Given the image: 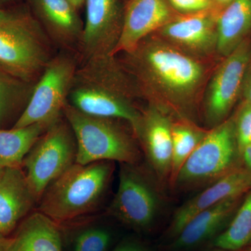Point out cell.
<instances>
[{
	"label": "cell",
	"mask_w": 251,
	"mask_h": 251,
	"mask_svg": "<svg viewBox=\"0 0 251 251\" xmlns=\"http://www.w3.org/2000/svg\"><path fill=\"white\" fill-rule=\"evenodd\" d=\"M171 16L166 0H128L113 55L120 51L128 52L134 49L151 33L170 22Z\"/></svg>",
	"instance_id": "obj_13"
},
{
	"label": "cell",
	"mask_w": 251,
	"mask_h": 251,
	"mask_svg": "<svg viewBox=\"0 0 251 251\" xmlns=\"http://www.w3.org/2000/svg\"><path fill=\"white\" fill-rule=\"evenodd\" d=\"M113 170L112 161L75 163L47 188L38 211L57 224L90 214L103 200Z\"/></svg>",
	"instance_id": "obj_3"
},
{
	"label": "cell",
	"mask_w": 251,
	"mask_h": 251,
	"mask_svg": "<svg viewBox=\"0 0 251 251\" xmlns=\"http://www.w3.org/2000/svg\"><path fill=\"white\" fill-rule=\"evenodd\" d=\"M3 169H4V168H0V175H1V173H2Z\"/></svg>",
	"instance_id": "obj_38"
},
{
	"label": "cell",
	"mask_w": 251,
	"mask_h": 251,
	"mask_svg": "<svg viewBox=\"0 0 251 251\" xmlns=\"http://www.w3.org/2000/svg\"><path fill=\"white\" fill-rule=\"evenodd\" d=\"M77 144L76 163L117 161L136 164L140 151L131 135L115 121L79 111L68 102L64 109Z\"/></svg>",
	"instance_id": "obj_5"
},
{
	"label": "cell",
	"mask_w": 251,
	"mask_h": 251,
	"mask_svg": "<svg viewBox=\"0 0 251 251\" xmlns=\"http://www.w3.org/2000/svg\"><path fill=\"white\" fill-rule=\"evenodd\" d=\"M50 127L34 124L10 130L0 128V168H21L34 144Z\"/></svg>",
	"instance_id": "obj_21"
},
{
	"label": "cell",
	"mask_w": 251,
	"mask_h": 251,
	"mask_svg": "<svg viewBox=\"0 0 251 251\" xmlns=\"http://www.w3.org/2000/svg\"><path fill=\"white\" fill-rule=\"evenodd\" d=\"M166 41L197 54H205L216 48V21L200 14L177 18L161 28Z\"/></svg>",
	"instance_id": "obj_18"
},
{
	"label": "cell",
	"mask_w": 251,
	"mask_h": 251,
	"mask_svg": "<svg viewBox=\"0 0 251 251\" xmlns=\"http://www.w3.org/2000/svg\"><path fill=\"white\" fill-rule=\"evenodd\" d=\"M47 35L29 10L0 8V68L33 82L50 60Z\"/></svg>",
	"instance_id": "obj_4"
},
{
	"label": "cell",
	"mask_w": 251,
	"mask_h": 251,
	"mask_svg": "<svg viewBox=\"0 0 251 251\" xmlns=\"http://www.w3.org/2000/svg\"><path fill=\"white\" fill-rule=\"evenodd\" d=\"M38 202L21 168H6L0 175V235L7 237Z\"/></svg>",
	"instance_id": "obj_15"
},
{
	"label": "cell",
	"mask_w": 251,
	"mask_h": 251,
	"mask_svg": "<svg viewBox=\"0 0 251 251\" xmlns=\"http://www.w3.org/2000/svg\"><path fill=\"white\" fill-rule=\"evenodd\" d=\"M239 156L234 122L226 120L216 126L190 155L173 184L189 188L212 181L232 171Z\"/></svg>",
	"instance_id": "obj_7"
},
{
	"label": "cell",
	"mask_w": 251,
	"mask_h": 251,
	"mask_svg": "<svg viewBox=\"0 0 251 251\" xmlns=\"http://www.w3.org/2000/svg\"><path fill=\"white\" fill-rule=\"evenodd\" d=\"M77 144L67 120L51 125L23 161L26 179L38 202L50 185L76 163Z\"/></svg>",
	"instance_id": "obj_6"
},
{
	"label": "cell",
	"mask_w": 251,
	"mask_h": 251,
	"mask_svg": "<svg viewBox=\"0 0 251 251\" xmlns=\"http://www.w3.org/2000/svg\"><path fill=\"white\" fill-rule=\"evenodd\" d=\"M172 125L168 117L155 106L141 117L135 134L139 138L150 164L161 178L171 176L173 158Z\"/></svg>",
	"instance_id": "obj_14"
},
{
	"label": "cell",
	"mask_w": 251,
	"mask_h": 251,
	"mask_svg": "<svg viewBox=\"0 0 251 251\" xmlns=\"http://www.w3.org/2000/svg\"><path fill=\"white\" fill-rule=\"evenodd\" d=\"M239 251H251V247H247Z\"/></svg>",
	"instance_id": "obj_35"
},
{
	"label": "cell",
	"mask_w": 251,
	"mask_h": 251,
	"mask_svg": "<svg viewBox=\"0 0 251 251\" xmlns=\"http://www.w3.org/2000/svg\"><path fill=\"white\" fill-rule=\"evenodd\" d=\"M202 1H205V2L211 3L210 0H202Z\"/></svg>",
	"instance_id": "obj_37"
},
{
	"label": "cell",
	"mask_w": 251,
	"mask_h": 251,
	"mask_svg": "<svg viewBox=\"0 0 251 251\" xmlns=\"http://www.w3.org/2000/svg\"><path fill=\"white\" fill-rule=\"evenodd\" d=\"M0 68V128L22 105L26 107L34 85Z\"/></svg>",
	"instance_id": "obj_23"
},
{
	"label": "cell",
	"mask_w": 251,
	"mask_h": 251,
	"mask_svg": "<svg viewBox=\"0 0 251 251\" xmlns=\"http://www.w3.org/2000/svg\"><path fill=\"white\" fill-rule=\"evenodd\" d=\"M239 156L242 157L244 168L251 172V144L242 150Z\"/></svg>",
	"instance_id": "obj_30"
},
{
	"label": "cell",
	"mask_w": 251,
	"mask_h": 251,
	"mask_svg": "<svg viewBox=\"0 0 251 251\" xmlns=\"http://www.w3.org/2000/svg\"><path fill=\"white\" fill-rule=\"evenodd\" d=\"M236 140L239 154L251 144V105L245 103L234 122Z\"/></svg>",
	"instance_id": "obj_26"
},
{
	"label": "cell",
	"mask_w": 251,
	"mask_h": 251,
	"mask_svg": "<svg viewBox=\"0 0 251 251\" xmlns=\"http://www.w3.org/2000/svg\"><path fill=\"white\" fill-rule=\"evenodd\" d=\"M251 188V172L244 167H237L180 206L173 216L170 232L176 237L201 211L229 198L244 196Z\"/></svg>",
	"instance_id": "obj_12"
},
{
	"label": "cell",
	"mask_w": 251,
	"mask_h": 251,
	"mask_svg": "<svg viewBox=\"0 0 251 251\" xmlns=\"http://www.w3.org/2000/svg\"><path fill=\"white\" fill-rule=\"evenodd\" d=\"M76 9H80L82 4L85 3V0H69Z\"/></svg>",
	"instance_id": "obj_31"
},
{
	"label": "cell",
	"mask_w": 251,
	"mask_h": 251,
	"mask_svg": "<svg viewBox=\"0 0 251 251\" xmlns=\"http://www.w3.org/2000/svg\"><path fill=\"white\" fill-rule=\"evenodd\" d=\"M32 12L50 36L63 46L80 42L83 23L69 0H28Z\"/></svg>",
	"instance_id": "obj_16"
},
{
	"label": "cell",
	"mask_w": 251,
	"mask_h": 251,
	"mask_svg": "<svg viewBox=\"0 0 251 251\" xmlns=\"http://www.w3.org/2000/svg\"><path fill=\"white\" fill-rule=\"evenodd\" d=\"M251 242V188L242 200L227 227L214 239L219 249L239 251Z\"/></svg>",
	"instance_id": "obj_22"
},
{
	"label": "cell",
	"mask_w": 251,
	"mask_h": 251,
	"mask_svg": "<svg viewBox=\"0 0 251 251\" xmlns=\"http://www.w3.org/2000/svg\"><path fill=\"white\" fill-rule=\"evenodd\" d=\"M76 69L75 62L69 56L51 58L13 128L34 124L51 126L62 118Z\"/></svg>",
	"instance_id": "obj_8"
},
{
	"label": "cell",
	"mask_w": 251,
	"mask_h": 251,
	"mask_svg": "<svg viewBox=\"0 0 251 251\" xmlns=\"http://www.w3.org/2000/svg\"><path fill=\"white\" fill-rule=\"evenodd\" d=\"M112 251H151L148 247L135 241H126L117 246Z\"/></svg>",
	"instance_id": "obj_28"
},
{
	"label": "cell",
	"mask_w": 251,
	"mask_h": 251,
	"mask_svg": "<svg viewBox=\"0 0 251 251\" xmlns=\"http://www.w3.org/2000/svg\"><path fill=\"white\" fill-rule=\"evenodd\" d=\"M248 247H251V242H250V244H249V246Z\"/></svg>",
	"instance_id": "obj_39"
},
{
	"label": "cell",
	"mask_w": 251,
	"mask_h": 251,
	"mask_svg": "<svg viewBox=\"0 0 251 251\" xmlns=\"http://www.w3.org/2000/svg\"><path fill=\"white\" fill-rule=\"evenodd\" d=\"M243 92L245 97L246 103L251 105V64H249L247 74L243 83Z\"/></svg>",
	"instance_id": "obj_29"
},
{
	"label": "cell",
	"mask_w": 251,
	"mask_h": 251,
	"mask_svg": "<svg viewBox=\"0 0 251 251\" xmlns=\"http://www.w3.org/2000/svg\"><path fill=\"white\" fill-rule=\"evenodd\" d=\"M159 207V198L145 173L136 164L122 163L109 214L128 227L145 230L154 222Z\"/></svg>",
	"instance_id": "obj_9"
},
{
	"label": "cell",
	"mask_w": 251,
	"mask_h": 251,
	"mask_svg": "<svg viewBox=\"0 0 251 251\" xmlns=\"http://www.w3.org/2000/svg\"><path fill=\"white\" fill-rule=\"evenodd\" d=\"M111 234L104 227L90 226L80 231L75 237L74 251H106Z\"/></svg>",
	"instance_id": "obj_25"
},
{
	"label": "cell",
	"mask_w": 251,
	"mask_h": 251,
	"mask_svg": "<svg viewBox=\"0 0 251 251\" xmlns=\"http://www.w3.org/2000/svg\"><path fill=\"white\" fill-rule=\"evenodd\" d=\"M84 4L85 22L79 42L84 57L113 55L123 25L119 0H85Z\"/></svg>",
	"instance_id": "obj_11"
},
{
	"label": "cell",
	"mask_w": 251,
	"mask_h": 251,
	"mask_svg": "<svg viewBox=\"0 0 251 251\" xmlns=\"http://www.w3.org/2000/svg\"><path fill=\"white\" fill-rule=\"evenodd\" d=\"M172 6L183 12H198L207 9L210 3L202 0H169Z\"/></svg>",
	"instance_id": "obj_27"
},
{
	"label": "cell",
	"mask_w": 251,
	"mask_h": 251,
	"mask_svg": "<svg viewBox=\"0 0 251 251\" xmlns=\"http://www.w3.org/2000/svg\"><path fill=\"white\" fill-rule=\"evenodd\" d=\"M206 133L186 125H175L172 128L173 158L171 180L172 184L176 175Z\"/></svg>",
	"instance_id": "obj_24"
},
{
	"label": "cell",
	"mask_w": 251,
	"mask_h": 251,
	"mask_svg": "<svg viewBox=\"0 0 251 251\" xmlns=\"http://www.w3.org/2000/svg\"><path fill=\"white\" fill-rule=\"evenodd\" d=\"M6 239L7 237H3L0 235V251H4L5 246H6Z\"/></svg>",
	"instance_id": "obj_32"
},
{
	"label": "cell",
	"mask_w": 251,
	"mask_h": 251,
	"mask_svg": "<svg viewBox=\"0 0 251 251\" xmlns=\"http://www.w3.org/2000/svg\"><path fill=\"white\" fill-rule=\"evenodd\" d=\"M112 57H92L77 67L69 92L70 104L87 115L124 120L134 132L141 113L130 103Z\"/></svg>",
	"instance_id": "obj_2"
},
{
	"label": "cell",
	"mask_w": 251,
	"mask_h": 251,
	"mask_svg": "<svg viewBox=\"0 0 251 251\" xmlns=\"http://www.w3.org/2000/svg\"><path fill=\"white\" fill-rule=\"evenodd\" d=\"M13 0H0V8L4 7L5 5L11 2Z\"/></svg>",
	"instance_id": "obj_34"
},
{
	"label": "cell",
	"mask_w": 251,
	"mask_h": 251,
	"mask_svg": "<svg viewBox=\"0 0 251 251\" xmlns=\"http://www.w3.org/2000/svg\"><path fill=\"white\" fill-rule=\"evenodd\" d=\"M218 4L221 5L226 7L229 4H230L233 0H214Z\"/></svg>",
	"instance_id": "obj_33"
},
{
	"label": "cell",
	"mask_w": 251,
	"mask_h": 251,
	"mask_svg": "<svg viewBox=\"0 0 251 251\" xmlns=\"http://www.w3.org/2000/svg\"><path fill=\"white\" fill-rule=\"evenodd\" d=\"M4 251H63L58 224L39 211L32 213L7 237Z\"/></svg>",
	"instance_id": "obj_19"
},
{
	"label": "cell",
	"mask_w": 251,
	"mask_h": 251,
	"mask_svg": "<svg viewBox=\"0 0 251 251\" xmlns=\"http://www.w3.org/2000/svg\"><path fill=\"white\" fill-rule=\"evenodd\" d=\"M251 57L250 43L244 40L216 71L205 100L206 118L209 125L216 126L222 123L233 107L242 89Z\"/></svg>",
	"instance_id": "obj_10"
},
{
	"label": "cell",
	"mask_w": 251,
	"mask_h": 251,
	"mask_svg": "<svg viewBox=\"0 0 251 251\" xmlns=\"http://www.w3.org/2000/svg\"><path fill=\"white\" fill-rule=\"evenodd\" d=\"M231 251L223 250V249H218V250H216V251Z\"/></svg>",
	"instance_id": "obj_36"
},
{
	"label": "cell",
	"mask_w": 251,
	"mask_h": 251,
	"mask_svg": "<svg viewBox=\"0 0 251 251\" xmlns=\"http://www.w3.org/2000/svg\"><path fill=\"white\" fill-rule=\"evenodd\" d=\"M245 195L226 200L194 216L175 237L173 247L189 249L219 235L229 224Z\"/></svg>",
	"instance_id": "obj_17"
},
{
	"label": "cell",
	"mask_w": 251,
	"mask_h": 251,
	"mask_svg": "<svg viewBox=\"0 0 251 251\" xmlns=\"http://www.w3.org/2000/svg\"><path fill=\"white\" fill-rule=\"evenodd\" d=\"M251 29V0H233L216 20V48L227 57Z\"/></svg>",
	"instance_id": "obj_20"
},
{
	"label": "cell",
	"mask_w": 251,
	"mask_h": 251,
	"mask_svg": "<svg viewBox=\"0 0 251 251\" xmlns=\"http://www.w3.org/2000/svg\"><path fill=\"white\" fill-rule=\"evenodd\" d=\"M126 53L128 67L145 90L179 110L191 106L204 80L201 63L168 41L146 38Z\"/></svg>",
	"instance_id": "obj_1"
}]
</instances>
